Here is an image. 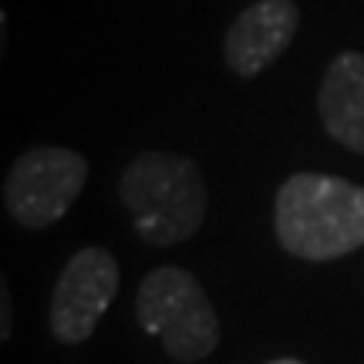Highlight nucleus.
Returning <instances> with one entry per match:
<instances>
[{"label": "nucleus", "instance_id": "nucleus-9", "mask_svg": "<svg viewBox=\"0 0 364 364\" xmlns=\"http://www.w3.org/2000/svg\"><path fill=\"white\" fill-rule=\"evenodd\" d=\"M270 364H300V361H294V358H280V361H270Z\"/></svg>", "mask_w": 364, "mask_h": 364}, {"label": "nucleus", "instance_id": "nucleus-1", "mask_svg": "<svg viewBox=\"0 0 364 364\" xmlns=\"http://www.w3.org/2000/svg\"><path fill=\"white\" fill-rule=\"evenodd\" d=\"M273 230L287 253L324 263L364 247V186L294 172L273 199Z\"/></svg>", "mask_w": 364, "mask_h": 364}, {"label": "nucleus", "instance_id": "nucleus-2", "mask_svg": "<svg viewBox=\"0 0 364 364\" xmlns=\"http://www.w3.org/2000/svg\"><path fill=\"white\" fill-rule=\"evenodd\" d=\"M118 199L149 247H179L203 230L209 206L203 169L189 156L142 152L122 169Z\"/></svg>", "mask_w": 364, "mask_h": 364}, {"label": "nucleus", "instance_id": "nucleus-6", "mask_svg": "<svg viewBox=\"0 0 364 364\" xmlns=\"http://www.w3.org/2000/svg\"><path fill=\"white\" fill-rule=\"evenodd\" d=\"M300 27L297 0H253L250 7L236 14L226 38H223V61L236 78H257L270 65L280 61V54L290 48V41Z\"/></svg>", "mask_w": 364, "mask_h": 364}, {"label": "nucleus", "instance_id": "nucleus-7", "mask_svg": "<svg viewBox=\"0 0 364 364\" xmlns=\"http://www.w3.org/2000/svg\"><path fill=\"white\" fill-rule=\"evenodd\" d=\"M317 112L324 132L338 145L364 156V54L341 51L327 65L317 88Z\"/></svg>", "mask_w": 364, "mask_h": 364}, {"label": "nucleus", "instance_id": "nucleus-5", "mask_svg": "<svg viewBox=\"0 0 364 364\" xmlns=\"http://www.w3.org/2000/svg\"><path fill=\"white\" fill-rule=\"evenodd\" d=\"M122 284V270L112 250L105 247H85L78 250L51 290V307H48V324L51 334L61 344H81L95 334L102 324L105 311Z\"/></svg>", "mask_w": 364, "mask_h": 364}, {"label": "nucleus", "instance_id": "nucleus-8", "mask_svg": "<svg viewBox=\"0 0 364 364\" xmlns=\"http://www.w3.org/2000/svg\"><path fill=\"white\" fill-rule=\"evenodd\" d=\"M0 304H4V307H0V311H4V324H0V338L7 341L11 338V294H7V284H0Z\"/></svg>", "mask_w": 364, "mask_h": 364}, {"label": "nucleus", "instance_id": "nucleus-3", "mask_svg": "<svg viewBox=\"0 0 364 364\" xmlns=\"http://www.w3.org/2000/svg\"><path fill=\"white\" fill-rule=\"evenodd\" d=\"M135 317L162 351L182 364L203 361L220 344V317L186 267H159L139 284Z\"/></svg>", "mask_w": 364, "mask_h": 364}, {"label": "nucleus", "instance_id": "nucleus-4", "mask_svg": "<svg viewBox=\"0 0 364 364\" xmlns=\"http://www.w3.org/2000/svg\"><path fill=\"white\" fill-rule=\"evenodd\" d=\"M88 172V159L75 149L34 145L14 159L4 179V209L24 230H48L75 206Z\"/></svg>", "mask_w": 364, "mask_h": 364}]
</instances>
